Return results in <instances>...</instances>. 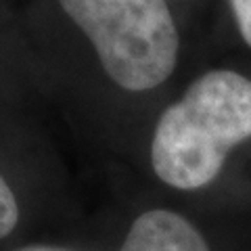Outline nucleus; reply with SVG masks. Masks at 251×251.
Here are the masks:
<instances>
[{
    "instance_id": "7ed1b4c3",
    "label": "nucleus",
    "mask_w": 251,
    "mask_h": 251,
    "mask_svg": "<svg viewBox=\"0 0 251 251\" xmlns=\"http://www.w3.org/2000/svg\"><path fill=\"white\" fill-rule=\"evenodd\" d=\"M120 251H211V247L184 216L149 209L132 222Z\"/></svg>"
},
{
    "instance_id": "20e7f679",
    "label": "nucleus",
    "mask_w": 251,
    "mask_h": 251,
    "mask_svg": "<svg viewBox=\"0 0 251 251\" xmlns=\"http://www.w3.org/2000/svg\"><path fill=\"white\" fill-rule=\"evenodd\" d=\"M19 222V205L15 199V193L11 186L6 184V180L0 176V239L9 237L15 230V226Z\"/></svg>"
},
{
    "instance_id": "423d86ee",
    "label": "nucleus",
    "mask_w": 251,
    "mask_h": 251,
    "mask_svg": "<svg viewBox=\"0 0 251 251\" xmlns=\"http://www.w3.org/2000/svg\"><path fill=\"white\" fill-rule=\"evenodd\" d=\"M17 251H69V249H61V247H50V245H29Z\"/></svg>"
},
{
    "instance_id": "f03ea898",
    "label": "nucleus",
    "mask_w": 251,
    "mask_h": 251,
    "mask_svg": "<svg viewBox=\"0 0 251 251\" xmlns=\"http://www.w3.org/2000/svg\"><path fill=\"white\" fill-rule=\"evenodd\" d=\"M111 80L130 92L153 90L172 75L180 40L166 0H59Z\"/></svg>"
},
{
    "instance_id": "39448f33",
    "label": "nucleus",
    "mask_w": 251,
    "mask_h": 251,
    "mask_svg": "<svg viewBox=\"0 0 251 251\" xmlns=\"http://www.w3.org/2000/svg\"><path fill=\"white\" fill-rule=\"evenodd\" d=\"M230 6L243 40L251 46V0H230Z\"/></svg>"
},
{
    "instance_id": "f257e3e1",
    "label": "nucleus",
    "mask_w": 251,
    "mask_h": 251,
    "mask_svg": "<svg viewBox=\"0 0 251 251\" xmlns=\"http://www.w3.org/2000/svg\"><path fill=\"white\" fill-rule=\"evenodd\" d=\"M251 140V80L230 69L197 77L155 126L151 163L178 191H197L220 176L228 155Z\"/></svg>"
}]
</instances>
